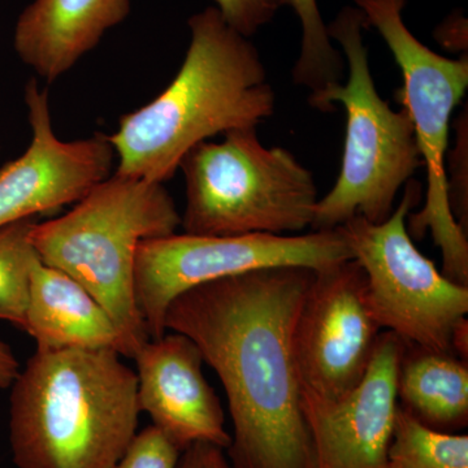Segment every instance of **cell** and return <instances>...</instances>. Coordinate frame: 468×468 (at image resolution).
<instances>
[{"label":"cell","instance_id":"obj_2","mask_svg":"<svg viewBox=\"0 0 468 468\" xmlns=\"http://www.w3.org/2000/svg\"><path fill=\"white\" fill-rule=\"evenodd\" d=\"M190 43L177 75L155 100L119 119L109 134L115 174L165 184L198 144L258 128L275 113L276 92L260 51L218 8L187 20Z\"/></svg>","mask_w":468,"mask_h":468},{"label":"cell","instance_id":"obj_6","mask_svg":"<svg viewBox=\"0 0 468 468\" xmlns=\"http://www.w3.org/2000/svg\"><path fill=\"white\" fill-rule=\"evenodd\" d=\"M178 169L186 187L184 233L285 236L313 224L319 202L314 175L291 151L264 146L258 128L197 144Z\"/></svg>","mask_w":468,"mask_h":468},{"label":"cell","instance_id":"obj_18","mask_svg":"<svg viewBox=\"0 0 468 468\" xmlns=\"http://www.w3.org/2000/svg\"><path fill=\"white\" fill-rule=\"evenodd\" d=\"M384 468H468V436L432 430L399 408Z\"/></svg>","mask_w":468,"mask_h":468},{"label":"cell","instance_id":"obj_26","mask_svg":"<svg viewBox=\"0 0 468 468\" xmlns=\"http://www.w3.org/2000/svg\"><path fill=\"white\" fill-rule=\"evenodd\" d=\"M209 443L197 442L183 452L177 468H205V452Z\"/></svg>","mask_w":468,"mask_h":468},{"label":"cell","instance_id":"obj_22","mask_svg":"<svg viewBox=\"0 0 468 468\" xmlns=\"http://www.w3.org/2000/svg\"><path fill=\"white\" fill-rule=\"evenodd\" d=\"M284 0H215L228 26L251 38L275 18Z\"/></svg>","mask_w":468,"mask_h":468},{"label":"cell","instance_id":"obj_25","mask_svg":"<svg viewBox=\"0 0 468 468\" xmlns=\"http://www.w3.org/2000/svg\"><path fill=\"white\" fill-rule=\"evenodd\" d=\"M451 351L455 356L468 362V322L461 319L452 329Z\"/></svg>","mask_w":468,"mask_h":468},{"label":"cell","instance_id":"obj_13","mask_svg":"<svg viewBox=\"0 0 468 468\" xmlns=\"http://www.w3.org/2000/svg\"><path fill=\"white\" fill-rule=\"evenodd\" d=\"M133 359L141 412L150 415L153 426L178 451L197 442L229 448L232 435L220 399L203 375L205 360L190 338L168 331L144 343Z\"/></svg>","mask_w":468,"mask_h":468},{"label":"cell","instance_id":"obj_9","mask_svg":"<svg viewBox=\"0 0 468 468\" xmlns=\"http://www.w3.org/2000/svg\"><path fill=\"white\" fill-rule=\"evenodd\" d=\"M349 260L351 252L337 229L302 236L174 233L141 242L135 258V301L150 340H158L167 334L169 304L197 286L260 268L319 271Z\"/></svg>","mask_w":468,"mask_h":468},{"label":"cell","instance_id":"obj_21","mask_svg":"<svg viewBox=\"0 0 468 468\" xmlns=\"http://www.w3.org/2000/svg\"><path fill=\"white\" fill-rule=\"evenodd\" d=\"M455 146L451 154V165H446L449 205L455 220L467 232V111L455 122Z\"/></svg>","mask_w":468,"mask_h":468},{"label":"cell","instance_id":"obj_17","mask_svg":"<svg viewBox=\"0 0 468 468\" xmlns=\"http://www.w3.org/2000/svg\"><path fill=\"white\" fill-rule=\"evenodd\" d=\"M300 20L301 51L292 67V82L310 91L309 101L345 80L346 63L329 37L318 0H284Z\"/></svg>","mask_w":468,"mask_h":468},{"label":"cell","instance_id":"obj_12","mask_svg":"<svg viewBox=\"0 0 468 468\" xmlns=\"http://www.w3.org/2000/svg\"><path fill=\"white\" fill-rule=\"evenodd\" d=\"M405 343L387 331L365 377L338 399L302 390L315 468H384L399 411L397 377Z\"/></svg>","mask_w":468,"mask_h":468},{"label":"cell","instance_id":"obj_23","mask_svg":"<svg viewBox=\"0 0 468 468\" xmlns=\"http://www.w3.org/2000/svg\"><path fill=\"white\" fill-rule=\"evenodd\" d=\"M436 37L443 46L467 50V20L464 17H449L437 27Z\"/></svg>","mask_w":468,"mask_h":468},{"label":"cell","instance_id":"obj_7","mask_svg":"<svg viewBox=\"0 0 468 468\" xmlns=\"http://www.w3.org/2000/svg\"><path fill=\"white\" fill-rule=\"evenodd\" d=\"M367 26L383 37L402 73L397 91L408 111L427 172L426 201L420 211L410 214L406 226L412 239L430 233L442 255V273L468 286L467 232L457 223L448 198L446 153L452 113L468 88L467 54L442 57L419 41L403 21L408 0H354Z\"/></svg>","mask_w":468,"mask_h":468},{"label":"cell","instance_id":"obj_8","mask_svg":"<svg viewBox=\"0 0 468 468\" xmlns=\"http://www.w3.org/2000/svg\"><path fill=\"white\" fill-rule=\"evenodd\" d=\"M421 198V185L410 180L383 223L356 217L335 229L365 272L369 310L380 328L403 343L452 353V329L468 313V286L437 270L410 236L406 221Z\"/></svg>","mask_w":468,"mask_h":468},{"label":"cell","instance_id":"obj_4","mask_svg":"<svg viewBox=\"0 0 468 468\" xmlns=\"http://www.w3.org/2000/svg\"><path fill=\"white\" fill-rule=\"evenodd\" d=\"M180 226L165 184L113 174L63 217L37 221L30 241L43 263L73 277L101 302L133 359L150 340L135 301L138 248Z\"/></svg>","mask_w":468,"mask_h":468},{"label":"cell","instance_id":"obj_11","mask_svg":"<svg viewBox=\"0 0 468 468\" xmlns=\"http://www.w3.org/2000/svg\"><path fill=\"white\" fill-rule=\"evenodd\" d=\"M29 146L0 168V228L76 205L112 176L116 154L109 134L64 141L52 125L50 94L36 79L24 90Z\"/></svg>","mask_w":468,"mask_h":468},{"label":"cell","instance_id":"obj_24","mask_svg":"<svg viewBox=\"0 0 468 468\" xmlns=\"http://www.w3.org/2000/svg\"><path fill=\"white\" fill-rule=\"evenodd\" d=\"M20 372V363L14 350L0 338V389L11 388Z\"/></svg>","mask_w":468,"mask_h":468},{"label":"cell","instance_id":"obj_19","mask_svg":"<svg viewBox=\"0 0 468 468\" xmlns=\"http://www.w3.org/2000/svg\"><path fill=\"white\" fill-rule=\"evenodd\" d=\"M38 218H24L0 228V320L24 328L30 272L41 258L30 232Z\"/></svg>","mask_w":468,"mask_h":468},{"label":"cell","instance_id":"obj_16","mask_svg":"<svg viewBox=\"0 0 468 468\" xmlns=\"http://www.w3.org/2000/svg\"><path fill=\"white\" fill-rule=\"evenodd\" d=\"M399 409L424 426L452 433L468 420V362L449 351L405 343L399 377Z\"/></svg>","mask_w":468,"mask_h":468},{"label":"cell","instance_id":"obj_5","mask_svg":"<svg viewBox=\"0 0 468 468\" xmlns=\"http://www.w3.org/2000/svg\"><path fill=\"white\" fill-rule=\"evenodd\" d=\"M326 29L340 46L347 76L309 104L331 112L340 103L346 128L340 174L331 192L319 198L311 229L334 230L356 217L383 223L393 214L401 187L423 165L414 125L408 111H394L377 90L363 12L344 7Z\"/></svg>","mask_w":468,"mask_h":468},{"label":"cell","instance_id":"obj_27","mask_svg":"<svg viewBox=\"0 0 468 468\" xmlns=\"http://www.w3.org/2000/svg\"><path fill=\"white\" fill-rule=\"evenodd\" d=\"M223 449L207 445L205 452V468H232L229 461L224 457Z\"/></svg>","mask_w":468,"mask_h":468},{"label":"cell","instance_id":"obj_15","mask_svg":"<svg viewBox=\"0 0 468 468\" xmlns=\"http://www.w3.org/2000/svg\"><path fill=\"white\" fill-rule=\"evenodd\" d=\"M24 331L39 350H112L126 356L115 322L84 285L41 260L30 272Z\"/></svg>","mask_w":468,"mask_h":468},{"label":"cell","instance_id":"obj_14","mask_svg":"<svg viewBox=\"0 0 468 468\" xmlns=\"http://www.w3.org/2000/svg\"><path fill=\"white\" fill-rule=\"evenodd\" d=\"M132 0H33L18 15L14 50L46 84L69 73L131 15Z\"/></svg>","mask_w":468,"mask_h":468},{"label":"cell","instance_id":"obj_3","mask_svg":"<svg viewBox=\"0 0 468 468\" xmlns=\"http://www.w3.org/2000/svg\"><path fill=\"white\" fill-rule=\"evenodd\" d=\"M11 389L18 468H111L137 435V375L116 351L37 349Z\"/></svg>","mask_w":468,"mask_h":468},{"label":"cell","instance_id":"obj_10","mask_svg":"<svg viewBox=\"0 0 468 468\" xmlns=\"http://www.w3.org/2000/svg\"><path fill=\"white\" fill-rule=\"evenodd\" d=\"M381 331L356 261L315 271L292 335L302 390L322 399L349 392L365 377Z\"/></svg>","mask_w":468,"mask_h":468},{"label":"cell","instance_id":"obj_20","mask_svg":"<svg viewBox=\"0 0 468 468\" xmlns=\"http://www.w3.org/2000/svg\"><path fill=\"white\" fill-rule=\"evenodd\" d=\"M183 452L154 426L137 432L122 457L111 468H177Z\"/></svg>","mask_w":468,"mask_h":468},{"label":"cell","instance_id":"obj_1","mask_svg":"<svg viewBox=\"0 0 468 468\" xmlns=\"http://www.w3.org/2000/svg\"><path fill=\"white\" fill-rule=\"evenodd\" d=\"M315 270L267 267L178 295L167 332L186 335L217 372L233 423L232 468H315L292 335Z\"/></svg>","mask_w":468,"mask_h":468}]
</instances>
